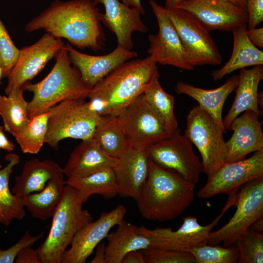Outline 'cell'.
<instances>
[{"mask_svg": "<svg viewBox=\"0 0 263 263\" xmlns=\"http://www.w3.org/2000/svg\"><path fill=\"white\" fill-rule=\"evenodd\" d=\"M1 168H2V165H1V163L0 162V169H1Z\"/></svg>", "mask_w": 263, "mask_h": 263, "instance_id": "f5cc1de1", "label": "cell"}, {"mask_svg": "<svg viewBox=\"0 0 263 263\" xmlns=\"http://www.w3.org/2000/svg\"><path fill=\"white\" fill-rule=\"evenodd\" d=\"M48 112L45 143L53 149H56L59 142L66 138L84 140L93 138L101 117L85 98L64 100Z\"/></svg>", "mask_w": 263, "mask_h": 263, "instance_id": "8992f818", "label": "cell"}, {"mask_svg": "<svg viewBox=\"0 0 263 263\" xmlns=\"http://www.w3.org/2000/svg\"><path fill=\"white\" fill-rule=\"evenodd\" d=\"M247 37L256 47L263 48V28H253L246 30Z\"/></svg>", "mask_w": 263, "mask_h": 263, "instance_id": "b9f144b4", "label": "cell"}, {"mask_svg": "<svg viewBox=\"0 0 263 263\" xmlns=\"http://www.w3.org/2000/svg\"><path fill=\"white\" fill-rule=\"evenodd\" d=\"M236 5L246 10V0H228Z\"/></svg>", "mask_w": 263, "mask_h": 263, "instance_id": "681fc988", "label": "cell"}, {"mask_svg": "<svg viewBox=\"0 0 263 263\" xmlns=\"http://www.w3.org/2000/svg\"><path fill=\"white\" fill-rule=\"evenodd\" d=\"M167 12L191 65L221 64L222 57L216 44L209 31L194 15L177 8Z\"/></svg>", "mask_w": 263, "mask_h": 263, "instance_id": "9c48e42d", "label": "cell"}, {"mask_svg": "<svg viewBox=\"0 0 263 263\" xmlns=\"http://www.w3.org/2000/svg\"><path fill=\"white\" fill-rule=\"evenodd\" d=\"M149 3L157 21L158 32L149 35L148 53L155 58L157 63L162 65L193 70L195 67L187 59L180 38L167 10L154 0H150Z\"/></svg>", "mask_w": 263, "mask_h": 263, "instance_id": "9a60e30c", "label": "cell"}, {"mask_svg": "<svg viewBox=\"0 0 263 263\" xmlns=\"http://www.w3.org/2000/svg\"><path fill=\"white\" fill-rule=\"evenodd\" d=\"M1 249L0 243V249Z\"/></svg>", "mask_w": 263, "mask_h": 263, "instance_id": "db71d44e", "label": "cell"}, {"mask_svg": "<svg viewBox=\"0 0 263 263\" xmlns=\"http://www.w3.org/2000/svg\"><path fill=\"white\" fill-rule=\"evenodd\" d=\"M48 116V112L35 115L14 136L23 153L37 154L40 150L45 143Z\"/></svg>", "mask_w": 263, "mask_h": 263, "instance_id": "836d02e7", "label": "cell"}, {"mask_svg": "<svg viewBox=\"0 0 263 263\" xmlns=\"http://www.w3.org/2000/svg\"><path fill=\"white\" fill-rule=\"evenodd\" d=\"M263 176V150L256 151L248 158L225 163L207 177L205 185L198 191L202 199L224 193H236L248 182Z\"/></svg>", "mask_w": 263, "mask_h": 263, "instance_id": "4fadbf2b", "label": "cell"}, {"mask_svg": "<svg viewBox=\"0 0 263 263\" xmlns=\"http://www.w3.org/2000/svg\"><path fill=\"white\" fill-rule=\"evenodd\" d=\"M3 78V71L1 68L0 67V84L1 83V80Z\"/></svg>", "mask_w": 263, "mask_h": 263, "instance_id": "816d5d0a", "label": "cell"}, {"mask_svg": "<svg viewBox=\"0 0 263 263\" xmlns=\"http://www.w3.org/2000/svg\"><path fill=\"white\" fill-rule=\"evenodd\" d=\"M118 160L105 152L93 138L82 140L71 152L63 169V174L67 178L85 176L113 168Z\"/></svg>", "mask_w": 263, "mask_h": 263, "instance_id": "603a6c76", "label": "cell"}, {"mask_svg": "<svg viewBox=\"0 0 263 263\" xmlns=\"http://www.w3.org/2000/svg\"><path fill=\"white\" fill-rule=\"evenodd\" d=\"M146 150L149 159L160 167L176 173L194 185L199 182L201 161L184 134H174L151 145Z\"/></svg>", "mask_w": 263, "mask_h": 263, "instance_id": "7c38bea8", "label": "cell"}, {"mask_svg": "<svg viewBox=\"0 0 263 263\" xmlns=\"http://www.w3.org/2000/svg\"><path fill=\"white\" fill-rule=\"evenodd\" d=\"M93 138L105 152L115 159L131 148L116 116H101Z\"/></svg>", "mask_w": 263, "mask_h": 263, "instance_id": "4dcf8cb0", "label": "cell"}, {"mask_svg": "<svg viewBox=\"0 0 263 263\" xmlns=\"http://www.w3.org/2000/svg\"><path fill=\"white\" fill-rule=\"evenodd\" d=\"M97 5L101 3L105 8L99 18L117 38V45L131 51L133 47L132 35L134 32L146 33L148 27L141 19V13L137 9L129 7L118 0H94Z\"/></svg>", "mask_w": 263, "mask_h": 263, "instance_id": "d6986e66", "label": "cell"}, {"mask_svg": "<svg viewBox=\"0 0 263 263\" xmlns=\"http://www.w3.org/2000/svg\"><path fill=\"white\" fill-rule=\"evenodd\" d=\"M99 10L92 0H56L25 25L28 33L43 29L72 46L94 51L102 50L106 41Z\"/></svg>", "mask_w": 263, "mask_h": 263, "instance_id": "6da1fadb", "label": "cell"}, {"mask_svg": "<svg viewBox=\"0 0 263 263\" xmlns=\"http://www.w3.org/2000/svg\"><path fill=\"white\" fill-rule=\"evenodd\" d=\"M65 47L71 64L78 70L82 80L90 89L116 67L137 56V52L118 46L111 53L102 56L81 53L69 43Z\"/></svg>", "mask_w": 263, "mask_h": 263, "instance_id": "ac0fdd59", "label": "cell"}, {"mask_svg": "<svg viewBox=\"0 0 263 263\" xmlns=\"http://www.w3.org/2000/svg\"><path fill=\"white\" fill-rule=\"evenodd\" d=\"M15 262L16 263H42L36 249L31 246L25 247L18 253Z\"/></svg>", "mask_w": 263, "mask_h": 263, "instance_id": "60d3db41", "label": "cell"}, {"mask_svg": "<svg viewBox=\"0 0 263 263\" xmlns=\"http://www.w3.org/2000/svg\"><path fill=\"white\" fill-rule=\"evenodd\" d=\"M8 162L0 169V224L9 226L14 219L22 220L26 216L25 198L12 193L9 187L10 177L13 169L20 161L16 153H9L5 156Z\"/></svg>", "mask_w": 263, "mask_h": 263, "instance_id": "83f0119b", "label": "cell"}, {"mask_svg": "<svg viewBox=\"0 0 263 263\" xmlns=\"http://www.w3.org/2000/svg\"><path fill=\"white\" fill-rule=\"evenodd\" d=\"M64 46L61 38L46 33L33 44L21 48L7 76L6 95L20 89L34 78Z\"/></svg>", "mask_w": 263, "mask_h": 263, "instance_id": "5bb4252c", "label": "cell"}, {"mask_svg": "<svg viewBox=\"0 0 263 263\" xmlns=\"http://www.w3.org/2000/svg\"><path fill=\"white\" fill-rule=\"evenodd\" d=\"M116 117L131 148L147 150L151 145L176 133L168 127L143 94Z\"/></svg>", "mask_w": 263, "mask_h": 263, "instance_id": "ba28073f", "label": "cell"}, {"mask_svg": "<svg viewBox=\"0 0 263 263\" xmlns=\"http://www.w3.org/2000/svg\"><path fill=\"white\" fill-rule=\"evenodd\" d=\"M159 76H156L153 79L145 88L143 94L168 127L175 133L180 132L174 112V97L163 89L159 81Z\"/></svg>", "mask_w": 263, "mask_h": 263, "instance_id": "d6a6232c", "label": "cell"}, {"mask_svg": "<svg viewBox=\"0 0 263 263\" xmlns=\"http://www.w3.org/2000/svg\"><path fill=\"white\" fill-rule=\"evenodd\" d=\"M116 231L106 238V263H121L126 254L133 250H142L150 246V240L139 231V226L122 220Z\"/></svg>", "mask_w": 263, "mask_h": 263, "instance_id": "4316f807", "label": "cell"}, {"mask_svg": "<svg viewBox=\"0 0 263 263\" xmlns=\"http://www.w3.org/2000/svg\"><path fill=\"white\" fill-rule=\"evenodd\" d=\"M238 191L234 205L236 210L228 222L208 235L207 244L224 246L234 244L237 237L263 216V176L243 185Z\"/></svg>", "mask_w": 263, "mask_h": 263, "instance_id": "30bf717a", "label": "cell"}, {"mask_svg": "<svg viewBox=\"0 0 263 263\" xmlns=\"http://www.w3.org/2000/svg\"><path fill=\"white\" fill-rule=\"evenodd\" d=\"M64 174L49 180L43 190L25 197V207L32 217L42 221L52 217L63 195Z\"/></svg>", "mask_w": 263, "mask_h": 263, "instance_id": "f546056e", "label": "cell"}, {"mask_svg": "<svg viewBox=\"0 0 263 263\" xmlns=\"http://www.w3.org/2000/svg\"><path fill=\"white\" fill-rule=\"evenodd\" d=\"M122 2L129 7H134L138 9L142 15H144L145 13L141 0H122Z\"/></svg>", "mask_w": 263, "mask_h": 263, "instance_id": "bcb514c9", "label": "cell"}, {"mask_svg": "<svg viewBox=\"0 0 263 263\" xmlns=\"http://www.w3.org/2000/svg\"><path fill=\"white\" fill-rule=\"evenodd\" d=\"M188 0H165L164 8L167 11L176 8L178 5Z\"/></svg>", "mask_w": 263, "mask_h": 263, "instance_id": "7dc6e473", "label": "cell"}, {"mask_svg": "<svg viewBox=\"0 0 263 263\" xmlns=\"http://www.w3.org/2000/svg\"><path fill=\"white\" fill-rule=\"evenodd\" d=\"M247 29L258 26L263 20V0H245Z\"/></svg>", "mask_w": 263, "mask_h": 263, "instance_id": "ab89813d", "label": "cell"}, {"mask_svg": "<svg viewBox=\"0 0 263 263\" xmlns=\"http://www.w3.org/2000/svg\"><path fill=\"white\" fill-rule=\"evenodd\" d=\"M91 263H106V244L100 243L96 247L95 254Z\"/></svg>", "mask_w": 263, "mask_h": 263, "instance_id": "ee69618b", "label": "cell"}, {"mask_svg": "<svg viewBox=\"0 0 263 263\" xmlns=\"http://www.w3.org/2000/svg\"><path fill=\"white\" fill-rule=\"evenodd\" d=\"M252 230L261 233L263 231V219L261 218L255 221L249 227Z\"/></svg>", "mask_w": 263, "mask_h": 263, "instance_id": "c3c4849f", "label": "cell"}, {"mask_svg": "<svg viewBox=\"0 0 263 263\" xmlns=\"http://www.w3.org/2000/svg\"><path fill=\"white\" fill-rule=\"evenodd\" d=\"M238 81L239 75H233L222 86L213 89H204L178 81L174 90L177 94L187 95L197 101L198 105L209 114L226 132L223 124V107L227 97L236 90Z\"/></svg>", "mask_w": 263, "mask_h": 263, "instance_id": "cb8c5ba5", "label": "cell"}, {"mask_svg": "<svg viewBox=\"0 0 263 263\" xmlns=\"http://www.w3.org/2000/svg\"><path fill=\"white\" fill-rule=\"evenodd\" d=\"M23 92L20 88L8 95H0V115L4 130L13 136L22 130L30 120L28 102L24 99Z\"/></svg>", "mask_w": 263, "mask_h": 263, "instance_id": "1f68e13d", "label": "cell"}, {"mask_svg": "<svg viewBox=\"0 0 263 263\" xmlns=\"http://www.w3.org/2000/svg\"><path fill=\"white\" fill-rule=\"evenodd\" d=\"M195 187V185L149 159V175L136 200L138 210L148 220H173L192 204Z\"/></svg>", "mask_w": 263, "mask_h": 263, "instance_id": "3957f363", "label": "cell"}, {"mask_svg": "<svg viewBox=\"0 0 263 263\" xmlns=\"http://www.w3.org/2000/svg\"><path fill=\"white\" fill-rule=\"evenodd\" d=\"M127 209L118 205L109 212H103L94 222L85 225L75 235L61 263H85L94 249L106 238L110 230L124 219Z\"/></svg>", "mask_w": 263, "mask_h": 263, "instance_id": "2e32d148", "label": "cell"}, {"mask_svg": "<svg viewBox=\"0 0 263 263\" xmlns=\"http://www.w3.org/2000/svg\"><path fill=\"white\" fill-rule=\"evenodd\" d=\"M83 204L77 191L66 185L62 199L52 216L48 235L36 249L42 263H61L76 234L93 221L89 211L83 208Z\"/></svg>", "mask_w": 263, "mask_h": 263, "instance_id": "5b68a950", "label": "cell"}, {"mask_svg": "<svg viewBox=\"0 0 263 263\" xmlns=\"http://www.w3.org/2000/svg\"><path fill=\"white\" fill-rule=\"evenodd\" d=\"M157 64L151 55L122 63L90 90V107L101 116H117L160 75Z\"/></svg>", "mask_w": 263, "mask_h": 263, "instance_id": "7a4b0ae2", "label": "cell"}, {"mask_svg": "<svg viewBox=\"0 0 263 263\" xmlns=\"http://www.w3.org/2000/svg\"><path fill=\"white\" fill-rule=\"evenodd\" d=\"M61 174H64L63 169L56 162L48 159H32L24 164L21 174L15 177L12 192L25 198L30 194L41 191L49 180Z\"/></svg>", "mask_w": 263, "mask_h": 263, "instance_id": "d4e9b609", "label": "cell"}, {"mask_svg": "<svg viewBox=\"0 0 263 263\" xmlns=\"http://www.w3.org/2000/svg\"><path fill=\"white\" fill-rule=\"evenodd\" d=\"M66 184L74 188L86 203L94 194L110 199L118 195V186L113 168L100 169L82 177L68 178Z\"/></svg>", "mask_w": 263, "mask_h": 263, "instance_id": "f1b7e54d", "label": "cell"}, {"mask_svg": "<svg viewBox=\"0 0 263 263\" xmlns=\"http://www.w3.org/2000/svg\"><path fill=\"white\" fill-rule=\"evenodd\" d=\"M118 195L136 201L147 179L149 158L147 150L130 148L113 168Z\"/></svg>", "mask_w": 263, "mask_h": 263, "instance_id": "44dd1931", "label": "cell"}, {"mask_svg": "<svg viewBox=\"0 0 263 263\" xmlns=\"http://www.w3.org/2000/svg\"><path fill=\"white\" fill-rule=\"evenodd\" d=\"M121 263H145L142 250H133L128 252L123 257Z\"/></svg>", "mask_w": 263, "mask_h": 263, "instance_id": "7bdbcfd3", "label": "cell"}, {"mask_svg": "<svg viewBox=\"0 0 263 263\" xmlns=\"http://www.w3.org/2000/svg\"><path fill=\"white\" fill-rule=\"evenodd\" d=\"M188 252L194 257L195 263H235L239 257L235 245L222 247L206 244L194 247Z\"/></svg>", "mask_w": 263, "mask_h": 263, "instance_id": "d590c367", "label": "cell"}, {"mask_svg": "<svg viewBox=\"0 0 263 263\" xmlns=\"http://www.w3.org/2000/svg\"><path fill=\"white\" fill-rule=\"evenodd\" d=\"M263 92H260L259 93L258 95V104L259 108H261L262 110L263 108Z\"/></svg>", "mask_w": 263, "mask_h": 263, "instance_id": "f907efd6", "label": "cell"}, {"mask_svg": "<svg viewBox=\"0 0 263 263\" xmlns=\"http://www.w3.org/2000/svg\"><path fill=\"white\" fill-rule=\"evenodd\" d=\"M242 113L228 128L233 133L225 142V163L242 160L251 152L263 150V132L259 117L251 111Z\"/></svg>", "mask_w": 263, "mask_h": 263, "instance_id": "ffe728a7", "label": "cell"}, {"mask_svg": "<svg viewBox=\"0 0 263 263\" xmlns=\"http://www.w3.org/2000/svg\"><path fill=\"white\" fill-rule=\"evenodd\" d=\"M246 30V25H244L232 31L233 46L231 56L222 67L212 72L211 75L214 81L220 80L238 69L263 65V52L250 42Z\"/></svg>", "mask_w": 263, "mask_h": 263, "instance_id": "484cf974", "label": "cell"}, {"mask_svg": "<svg viewBox=\"0 0 263 263\" xmlns=\"http://www.w3.org/2000/svg\"><path fill=\"white\" fill-rule=\"evenodd\" d=\"M177 8L191 13L209 31L232 32L247 23L246 10L228 0H188Z\"/></svg>", "mask_w": 263, "mask_h": 263, "instance_id": "e0dca14e", "label": "cell"}, {"mask_svg": "<svg viewBox=\"0 0 263 263\" xmlns=\"http://www.w3.org/2000/svg\"><path fill=\"white\" fill-rule=\"evenodd\" d=\"M55 64L48 75L36 83L27 82L22 87L33 93L28 102V114L48 112L54 106L66 99L87 98L90 90L82 80L78 70L72 67L65 45L58 52Z\"/></svg>", "mask_w": 263, "mask_h": 263, "instance_id": "277c9868", "label": "cell"}, {"mask_svg": "<svg viewBox=\"0 0 263 263\" xmlns=\"http://www.w3.org/2000/svg\"><path fill=\"white\" fill-rule=\"evenodd\" d=\"M43 236L42 233L37 236H32L27 230L21 238L9 248L0 249V263H13L20 251L23 248L31 246Z\"/></svg>", "mask_w": 263, "mask_h": 263, "instance_id": "f35d334b", "label": "cell"}, {"mask_svg": "<svg viewBox=\"0 0 263 263\" xmlns=\"http://www.w3.org/2000/svg\"><path fill=\"white\" fill-rule=\"evenodd\" d=\"M145 263H194L189 252L149 247L142 250Z\"/></svg>", "mask_w": 263, "mask_h": 263, "instance_id": "8d00e7d4", "label": "cell"}, {"mask_svg": "<svg viewBox=\"0 0 263 263\" xmlns=\"http://www.w3.org/2000/svg\"><path fill=\"white\" fill-rule=\"evenodd\" d=\"M238 75L235 99L227 114L223 118L225 131L228 130L233 120L245 111H253L259 118L263 115L258 104V86L263 79V65L241 69Z\"/></svg>", "mask_w": 263, "mask_h": 263, "instance_id": "7402d4cb", "label": "cell"}, {"mask_svg": "<svg viewBox=\"0 0 263 263\" xmlns=\"http://www.w3.org/2000/svg\"><path fill=\"white\" fill-rule=\"evenodd\" d=\"M234 244L239 254V263H263V234L248 228L240 234Z\"/></svg>", "mask_w": 263, "mask_h": 263, "instance_id": "e575fe53", "label": "cell"}, {"mask_svg": "<svg viewBox=\"0 0 263 263\" xmlns=\"http://www.w3.org/2000/svg\"><path fill=\"white\" fill-rule=\"evenodd\" d=\"M3 130V126H0V149L11 152L14 150L15 146L6 137Z\"/></svg>", "mask_w": 263, "mask_h": 263, "instance_id": "f6af8a7d", "label": "cell"}, {"mask_svg": "<svg viewBox=\"0 0 263 263\" xmlns=\"http://www.w3.org/2000/svg\"><path fill=\"white\" fill-rule=\"evenodd\" d=\"M225 132L198 105L193 106L187 115L184 135L200 152L202 172L207 177L225 163Z\"/></svg>", "mask_w": 263, "mask_h": 263, "instance_id": "52a82bcc", "label": "cell"}, {"mask_svg": "<svg viewBox=\"0 0 263 263\" xmlns=\"http://www.w3.org/2000/svg\"><path fill=\"white\" fill-rule=\"evenodd\" d=\"M19 50L0 19V67L2 69L3 77H7L17 60Z\"/></svg>", "mask_w": 263, "mask_h": 263, "instance_id": "74e56055", "label": "cell"}, {"mask_svg": "<svg viewBox=\"0 0 263 263\" xmlns=\"http://www.w3.org/2000/svg\"><path fill=\"white\" fill-rule=\"evenodd\" d=\"M229 196L220 214L207 225H201L196 217L189 216L183 218V224L175 231L170 227L150 229L143 225L139 226V231L150 239L149 247L188 252L194 247L207 244L209 233L225 213L235 204L236 194Z\"/></svg>", "mask_w": 263, "mask_h": 263, "instance_id": "8fae6325", "label": "cell"}]
</instances>
